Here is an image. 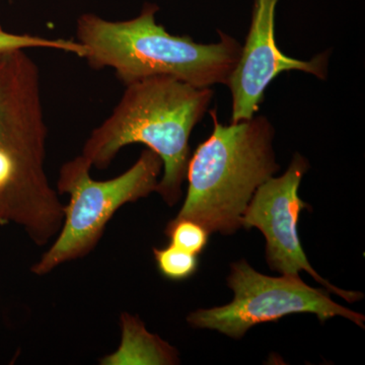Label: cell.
<instances>
[{"label":"cell","instance_id":"6","mask_svg":"<svg viewBox=\"0 0 365 365\" xmlns=\"http://www.w3.org/2000/svg\"><path fill=\"white\" fill-rule=\"evenodd\" d=\"M230 268L227 283L235 292L234 300L223 307L190 314V325L241 339L259 324L277 322L288 314H314L322 323L343 317L364 329V314L336 304L328 290L309 287L299 276L270 277L257 272L245 260Z\"/></svg>","mask_w":365,"mask_h":365},{"label":"cell","instance_id":"8","mask_svg":"<svg viewBox=\"0 0 365 365\" xmlns=\"http://www.w3.org/2000/svg\"><path fill=\"white\" fill-rule=\"evenodd\" d=\"M277 4L278 0H254L248 36L227 83L232 98V123L256 115L266 88L281 72H307L319 79H326L328 74V51L309 61L292 58L281 52L275 40Z\"/></svg>","mask_w":365,"mask_h":365},{"label":"cell","instance_id":"11","mask_svg":"<svg viewBox=\"0 0 365 365\" xmlns=\"http://www.w3.org/2000/svg\"><path fill=\"white\" fill-rule=\"evenodd\" d=\"M165 235L170 237V245L189 253L200 255L209 241V232L200 223L190 220H170Z\"/></svg>","mask_w":365,"mask_h":365},{"label":"cell","instance_id":"2","mask_svg":"<svg viewBox=\"0 0 365 365\" xmlns=\"http://www.w3.org/2000/svg\"><path fill=\"white\" fill-rule=\"evenodd\" d=\"M211 88H198L170 76H153L126 86L109 118L91 131L81 155L107 169L129 144L143 143L163 162L158 192L169 206L182 196L190 160L189 139L212 101Z\"/></svg>","mask_w":365,"mask_h":365},{"label":"cell","instance_id":"4","mask_svg":"<svg viewBox=\"0 0 365 365\" xmlns=\"http://www.w3.org/2000/svg\"><path fill=\"white\" fill-rule=\"evenodd\" d=\"M213 131L190 158L188 191L176 220L200 223L209 234L232 235L257 189L279 170L275 131L265 116L223 125L211 110Z\"/></svg>","mask_w":365,"mask_h":365},{"label":"cell","instance_id":"5","mask_svg":"<svg viewBox=\"0 0 365 365\" xmlns=\"http://www.w3.org/2000/svg\"><path fill=\"white\" fill-rule=\"evenodd\" d=\"M83 155L62 165L57 181L59 195L69 194L64 222L50 248L34 264L32 272L44 276L61 264L83 258L100 242L118 209L155 192L163 162L155 151L144 150L133 165L116 178L96 181Z\"/></svg>","mask_w":365,"mask_h":365},{"label":"cell","instance_id":"10","mask_svg":"<svg viewBox=\"0 0 365 365\" xmlns=\"http://www.w3.org/2000/svg\"><path fill=\"white\" fill-rule=\"evenodd\" d=\"M153 255L158 271L169 280L188 279L198 269V256L170 244L163 249H153Z\"/></svg>","mask_w":365,"mask_h":365},{"label":"cell","instance_id":"3","mask_svg":"<svg viewBox=\"0 0 365 365\" xmlns=\"http://www.w3.org/2000/svg\"><path fill=\"white\" fill-rule=\"evenodd\" d=\"M158 11L155 4H146L138 16L124 21L83 14L76 26L78 42L86 50L83 59L93 69L112 68L125 86L153 76H170L198 88L227 85L242 45L225 33L212 44L173 35L155 21Z\"/></svg>","mask_w":365,"mask_h":365},{"label":"cell","instance_id":"1","mask_svg":"<svg viewBox=\"0 0 365 365\" xmlns=\"http://www.w3.org/2000/svg\"><path fill=\"white\" fill-rule=\"evenodd\" d=\"M47 137L37 64L24 49L0 52V227L38 247L59 234L66 208L46 172Z\"/></svg>","mask_w":365,"mask_h":365},{"label":"cell","instance_id":"9","mask_svg":"<svg viewBox=\"0 0 365 365\" xmlns=\"http://www.w3.org/2000/svg\"><path fill=\"white\" fill-rule=\"evenodd\" d=\"M30 48H47V49L72 53L83 59L86 55L85 46L81 45L78 41L49 39V38L29 35V34L9 33L0 25V52L26 50Z\"/></svg>","mask_w":365,"mask_h":365},{"label":"cell","instance_id":"7","mask_svg":"<svg viewBox=\"0 0 365 365\" xmlns=\"http://www.w3.org/2000/svg\"><path fill=\"white\" fill-rule=\"evenodd\" d=\"M309 168L307 158L297 153L282 176L271 177L262 184L242 215V227L261 230L266 239V260L272 270L292 277L306 271L329 292L348 302H359L364 294L341 289L322 278L312 267L300 244L299 215L304 209L311 210V206L299 198V189Z\"/></svg>","mask_w":365,"mask_h":365}]
</instances>
